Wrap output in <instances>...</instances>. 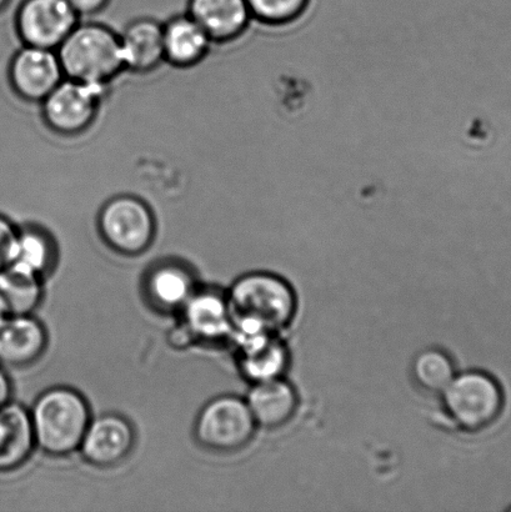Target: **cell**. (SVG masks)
<instances>
[{"instance_id":"1","label":"cell","mask_w":511,"mask_h":512,"mask_svg":"<svg viewBox=\"0 0 511 512\" xmlns=\"http://www.w3.org/2000/svg\"><path fill=\"white\" fill-rule=\"evenodd\" d=\"M227 300L232 313V340L257 334H278L292 323L297 296L287 280L254 271L230 286Z\"/></svg>"},{"instance_id":"2","label":"cell","mask_w":511,"mask_h":512,"mask_svg":"<svg viewBox=\"0 0 511 512\" xmlns=\"http://www.w3.org/2000/svg\"><path fill=\"white\" fill-rule=\"evenodd\" d=\"M37 449L52 458L77 453L92 421L88 400L69 386L43 391L29 408Z\"/></svg>"},{"instance_id":"3","label":"cell","mask_w":511,"mask_h":512,"mask_svg":"<svg viewBox=\"0 0 511 512\" xmlns=\"http://www.w3.org/2000/svg\"><path fill=\"white\" fill-rule=\"evenodd\" d=\"M64 77L107 84L125 68L120 37L112 29L80 22L57 48Z\"/></svg>"},{"instance_id":"4","label":"cell","mask_w":511,"mask_h":512,"mask_svg":"<svg viewBox=\"0 0 511 512\" xmlns=\"http://www.w3.org/2000/svg\"><path fill=\"white\" fill-rule=\"evenodd\" d=\"M442 396L450 419L468 433L490 428L504 411L502 385L487 371L469 370L455 375Z\"/></svg>"},{"instance_id":"5","label":"cell","mask_w":511,"mask_h":512,"mask_svg":"<svg viewBox=\"0 0 511 512\" xmlns=\"http://www.w3.org/2000/svg\"><path fill=\"white\" fill-rule=\"evenodd\" d=\"M97 227L100 240L125 258L147 253L157 239L152 209L132 195H120L105 203L100 209Z\"/></svg>"},{"instance_id":"6","label":"cell","mask_w":511,"mask_h":512,"mask_svg":"<svg viewBox=\"0 0 511 512\" xmlns=\"http://www.w3.org/2000/svg\"><path fill=\"white\" fill-rule=\"evenodd\" d=\"M258 425L245 399L220 395L199 411L194 425L198 444L215 453H235L253 440Z\"/></svg>"},{"instance_id":"7","label":"cell","mask_w":511,"mask_h":512,"mask_svg":"<svg viewBox=\"0 0 511 512\" xmlns=\"http://www.w3.org/2000/svg\"><path fill=\"white\" fill-rule=\"evenodd\" d=\"M107 84H90L64 78L40 103L44 122L55 133H83L93 123Z\"/></svg>"},{"instance_id":"8","label":"cell","mask_w":511,"mask_h":512,"mask_svg":"<svg viewBox=\"0 0 511 512\" xmlns=\"http://www.w3.org/2000/svg\"><path fill=\"white\" fill-rule=\"evenodd\" d=\"M79 23L67 0H23L15 15L19 38L29 47L57 50Z\"/></svg>"},{"instance_id":"9","label":"cell","mask_w":511,"mask_h":512,"mask_svg":"<svg viewBox=\"0 0 511 512\" xmlns=\"http://www.w3.org/2000/svg\"><path fill=\"white\" fill-rule=\"evenodd\" d=\"M134 446L132 423L122 415L109 413L90 421L78 451L93 468L110 469L123 464L132 455Z\"/></svg>"},{"instance_id":"10","label":"cell","mask_w":511,"mask_h":512,"mask_svg":"<svg viewBox=\"0 0 511 512\" xmlns=\"http://www.w3.org/2000/svg\"><path fill=\"white\" fill-rule=\"evenodd\" d=\"M9 75L19 97L33 103H42L65 78L57 50L29 45L15 53Z\"/></svg>"},{"instance_id":"11","label":"cell","mask_w":511,"mask_h":512,"mask_svg":"<svg viewBox=\"0 0 511 512\" xmlns=\"http://www.w3.org/2000/svg\"><path fill=\"white\" fill-rule=\"evenodd\" d=\"M180 323L187 328L195 343L220 344L232 340V313L227 295L222 291H195L180 310Z\"/></svg>"},{"instance_id":"12","label":"cell","mask_w":511,"mask_h":512,"mask_svg":"<svg viewBox=\"0 0 511 512\" xmlns=\"http://www.w3.org/2000/svg\"><path fill=\"white\" fill-rule=\"evenodd\" d=\"M47 346V329L34 314L5 316L0 321V364L10 368L33 365Z\"/></svg>"},{"instance_id":"13","label":"cell","mask_w":511,"mask_h":512,"mask_svg":"<svg viewBox=\"0 0 511 512\" xmlns=\"http://www.w3.org/2000/svg\"><path fill=\"white\" fill-rule=\"evenodd\" d=\"M233 341L238 348L240 374L250 384L282 378L289 365V353L278 334L242 336Z\"/></svg>"},{"instance_id":"14","label":"cell","mask_w":511,"mask_h":512,"mask_svg":"<svg viewBox=\"0 0 511 512\" xmlns=\"http://www.w3.org/2000/svg\"><path fill=\"white\" fill-rule=\"evenodd\" d=\"M197 290L192 270L179 261L155 264L144 280V294L160 313H180Z\"/></svg>"},{"instance_id":"15","label":"cell","mask_w":511,"mask_h":512,"mask_svg":"<svg viewBox=\"0 0 511 512\" xmlns=\"http://www.w3.org/2000/svg\"><path fill=\"white\" fill-rule=\"evenodd\" d=\"M35 449L29 409L12 400L0 406V473L22 468Z\"/></svg>"},{"instance_id":"16","label":"cell","mask_w":511,"mask_h":512,"mask_svg":"<svg viewBox=\"0 0 511 512\" xmlns=\"http://www.w3.org/2000/svg\"><path fill=\"white\" fill-rule=\"evenodd\" d=\"M188 15L213 42L240 37L253 20L245 0H190Z\"/></svg>"},{"instance_id":"17","label":"cell","mask_w":511,"mask_h":512,"mask_svg":"<svg viewBox=\"0 0 511 512\" xmlns=\"http://www.w3.org/2000/svg\"><path fill=\"white\" fill-rule=\"evenodd\" d=\"M245 401L255 423L264 429L287 424L298 408L297 391L282 378L252 384Z\"/></svg>"},{"instance_id":"18","label":"cell","mask_w":511,"mask_h":512,"mask_svg":"<svg viewBox=\"0 0 511 512\" xmlns=\"http://www.w3.org/2000/svg\"><path fill=\"white\" fill-rule=\"evenodd\" d=\"M164 25L152 19H138L119 35L125 68L145 73L164 60Z\"/></svg>"},{"instance_id":"19","label":"cell","mask_w":511,"mask_h":512,"mask_svg":"<svg viewBox=\"0 0 511 512\" xmlns=\"http://www.w3.org/2000/svg\"><path fill=\"white\" fill-rule=\"evenodd\" d=\"M164 59L177 67H189L204 58L212 39L188 14L164 24Z\"/></svg>"},{"instance_id":"20","label":"cell","mask_w":511,"mask_h":512,"mask_svg":"<svg viewBox=\"0 0 511 512\" xmlns=\"http://www.w3.org/2000/svg\"><path fill=\"white\" fill-rule=\"evenodd\" d=\"M57 240L39 225H20L17 247L12 260L14 268L44 279L57 263Z\"/></svg>"},{"instance_id":"21","label":"cell","mask_w":511,"mask_h":512,"mask_svg":"<svg viewBox=\"0 0 511 512\" xmlns=\"http://www.w3.org/2000/svg\"><path fill=\"white\" fill-rule=\"evenodd\" d=\"M43 279L14 266L0 273V306L5 315H32L42 304Z\"/></svg>"},{"instance_id":"22","label":"cell","mask_w":511,"mask_h":512,"mask_svg":"<svg viewBox=\"0 0 511 512\" xmlns=\"http://www.w3.org/2000/svg\"><path fill=\"white\" fill-rule=\"evenodd\" d=\"M455 365L452 358L439 349L420 351L412 363V376L425 391L442 394L454 379Z\"/></svg>"},{"instance_id":"23","label":"cell","mask_w":511,"mask_h":512,"mask_svg":"<svg viewBox=\"0 0 511 512\" xmlns=\"http://www.w3.org/2000/svg\"><path fill=\"white\" fill-rule=\"evenodd\" d=\"M254 20L269 25H283L302 17L310 0H245Z\"/></svg>"},{"instance_id":"24","label":"cell","mask_w":511,"mask_h":512,"mask_svg":"<svg viewBox=\"0 0 511 512\" xmlns=\"http://www.w3.org/2000/svg\"><path fill=\"white\" fill-rule=\"evenodd\" d=\"M18 233V225L0 215V273L12 264Z\"/></svg>"},{"instance_id":"25","label":"cell","mask_w":511,"mask_h":512,"mask_svg":"<svg viewBox=\"0 0 511 512\" xmlns=\"http://www.w3.org/2000/svg\"><path fill=\"white\" fill-rule=\"evenodd\" d=\"M72 5L75 12L80 15V19L89 17L95 13L100 12L109 0H67Z\"/></svg>"},{"instance_id":"26","label":"cell","mask_w":511,"mask_h":512,"mask_svg":"<svg viewBox=\"0 0 511 512\" xmlns=\"http://www.w3.org/2000/svg\"><path fill=\"white\" fill-rule=\"evenodd\" d=\"M12 400V381L9 376L0 369V406H3Z\"/></svg>"},{"instance_id":"27","label":"cell","mask_w":511,"mask_h":512,"mask_svg":"<svg viewBox=\"0 0 511 512\" xmlns=\"http://www.w3.org/2000/svg\"><path fill=\"white\" fill-rule=\"evenodd\" d=\"M10 0H0V10H3L5 7H7Z\"/></svg>"},{"instance_id":"28","label":"cell","mask_w":511,"mask_h":512,"mask_svg":"<svg viewBox=\"0 0 511 512\" xmlns=\"http://www.w3.org/2000/svg\"><path fill=\"white\" fill-rule=\"evenodd\" d=\"M5 316H7V315H5L2 306H0V321H2L5 318Z\"/></svg>"}]
</instances>
